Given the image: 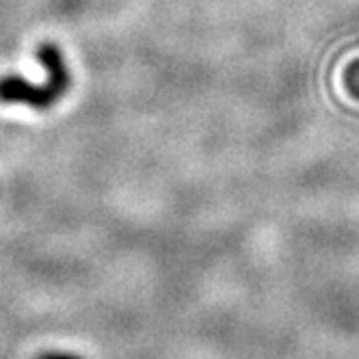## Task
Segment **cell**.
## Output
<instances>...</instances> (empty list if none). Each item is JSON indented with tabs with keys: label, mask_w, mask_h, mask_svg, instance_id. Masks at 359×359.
Listing matches in <instances>:
<instances>
[{
	"label": "cell",
	"mask_w": 359,
	"mask_h": 359,
	"mask_svg": "<svg viewBox=\"0 0 359 359\" xmlns=\"http://www.w3.org/2000/svg\"><path fill=\"white\" fill-rule=\"evenodd\" d=\"M37 61L48 72V83L33 85L15 74L3 76L0 79V102L3 104H27L35 111H48L69 91L72 76L59 46L41 43L37 48Z\"/></svg>",
	"instance_id": "1"
},
{
	"label": "cell",
	"mask_w": 359,
	"mask_h": 359,
	"mask_svg": "<svg viewBox=\"0 0 359 359\" xmlns=\"http://www.w3.org/2000/svg\"><path fill=\"white\" fill-rule=\"evenodd\" d=\"M37 359H83L81 355H72V353H43Z\"/></svg>",
	"instance_id": "2"
}]
</instances>
